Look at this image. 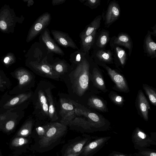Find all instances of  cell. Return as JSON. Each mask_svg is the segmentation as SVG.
Listing matches in <instances>:
<instances>
[{
  "label": "cell",
  "mask_w": 156,
  "mask_h": 156,
  "mask_svg": "<svg viewBox=\"0 0 156 156\" xmlns=\"http://www.w3.org/2000/svg\"><path fill=\"white\" fill-rule=\"evenodd\" d=\"M86 57L70 73L73 88L80 96L84 94L88 87L90 65Z\"/></svg>",
  "instance_id": "6da1fadb"
},
{
  "label": "cell",
  "mask_w": 156,
  "mask_h": 156,
  "mask_svg": "<svg viewBox=\"0 0 156 156\" xmlns=\"http://www.w3.org/2000/svg\"><path fill=\"white\" fill-rule=\"evenodd\" d=\"M43 136L39 140L41 147H45L51 145L63 136L67 130V126L60 123H50L45 125Z\"/></svg>",
  "instance_id": "7a4b0ae2"
},
{
  "label": "cell",
  "mask_w": 156,
  "mask_h": 156,
  "mask_svg": "<svg viewBox=\"0 0 156 156\" xmlns=\"http://www.w3.org/2000/svg\"><path fill=\"white\" fill-rule=\"evenodd\" d=\"M76 116H83L87 119L92 127H100L105 124V119L81 105L72 100Z\"/></svg>",
  "instance_id": "3957f363"
},
{
  "label": "cell",
  "mask_w": 156,
  "mask_h": 156,
  "mask_svg": "<svg viewBox=\"0 0 156 156\" xmlns=\"http://www.w3.org/2000/svg\"><path fill=\"white\" fill-rule=\"evenodd\" d=\"M47 59V56L40 62L30 61L29 64L33 70L41 76L58 80L60 75L54 70Z\"/></svg>",
  "instance_id": "277c9868"
},
{
  "label": "cell",
  "mask_w": 156,
  "mask_h": 156,
  "mask_svg": "<svg viewBox=\"0 0 156 156\" xmlns=\"http://www.w3.org/2000/svg\"><path fill=\"white\" fill-rule=\"evenodd\" d=\"M60 102L59 114L62 117L60 122L67 126L76 117L74 106L72 100L65 98H61Z\"/></svg>",
  "instance_id": "5b68a950"
},
{
  "label": "cell",
  "mask_w": 156,
  "mask_h": 156,
  "mask_svg": "<svg viewBox=\"0 0 156 156\" xmlns=\"http://www.w3.org/2000/svg\"><path fill=\"white\" fill-rule=\"evenodd\" d=\"M51 20V15L47 12L39 16L33 24L29 31L27 41L30 42L40 34L49 25Z\"/></svg>",
  "instance_id": "8992f818"
},
{
  "label": "cell",
  "mask_w": 156,
  "mask_h": 156,
  "mask_svg": "<svg viewBox=\"0 0 156 156\" xmlns=\"http://www.w3.org/2000/svg\"><path fill=\"white\" fill-rule=\"evenodd\" d=\"M39 40L44 45L49 54L52 53L61 56L64 55L63 51L51 37L48 29L46 28L41 32Z\"/></svg>",
  "instance_id": "52a82bcc"
},
{
  "label": "cell",
  "mask_w": 156,
  "mask_h": 156,
  "mask_svg": "<svg viewBox=\"0 0 156 156\" xmlns=\"http://www.w3.org/2000/svg\"><path fill=\"white\" fill-rule=\"evenodd\" d=\"M51 32L54 40L60 46L65 48L69 47L73 49H79L67 33L56 30H51Z\"/></svg>",
  "instance_id": "ba28073f"
},
{
  "label": "cell",
  "mask_w": 156,
  "mask_h": 156,
  "mask_svg": "<svg viewBox=\"0 0 156 156\" xmlns=\"http://www.w3.org/2000/svg\"><path fill=\"white\" fill-rule=\"evenodd\" d=\"M104 67L118 89L122 92H127L129 90L128 87L123 77L109 67L106 66H104Z\"/></svg>",
  "instance_id": "9c48e42d"
},
{
  "label": "cell",
  "mask_w": 156,
  "mask_h": 156,
  "mask_svg": "<svg viewBox=\"0 0 156 156\" xmlns=\"http://www.w3.org/2000/svg\"><path fill=\"white\" fill-rule=\"evenodd\" d=\"M45 91L41 89H39L37 92L38 108L40 112L46 117H49L48 105Z\"/></svg>",
  "instance_id": "30bf717a"
},
{
  "label": "cell",
  "mask_w": 156,
  "mask_h": 156,
  "mask_svg": "<svg viewBox=\"0 0 156 156\" xmlns=\"http://www.w3.org/2000/svg\"><path fill=\"white\" fill-rule=\"evenodd\" d=\"M120 14V9L119 5L115 2H111L108 6L106 16L107 24L115 21Z\"/></svg>",
  "instance_id": "8fae6325"
},
{
  "label": "cell",
  "mask_w": 156,
  "mask_h": 156,
  "mask_svg": "<svg viewBox=\"0 0 156 156\" xmlns=\"http://www.w3.org/2000/svg\"><path fill=\"white\" fill-rule=\"evenodd\" d=\"M87 141V139H84L71 145L66 150L63 156H79Z\"/></svg>",
  "instance_id": "7c38bea8"
},
{
  "label": "cell",
  "mask_w": 156,
  "mask_h": 156,
  "mask_svg": "<svg viewBox=\"0 0 156 156\" xmlns=\"http://www.w3.org/2000/svg\"><path fill=\"white\" fill-rule=\"evenodd\" d=\"M138 104L140 111L144 118L148 120V113L150 109L149 103L142 91L140 90L138 94Z\"/></svg>",
  "instance_id": "4fadbf2b"
},
{
  "label": "cell",
  "mask_w": 156,
  "mask_h": 156,
  "mask_svg": "<svg viewBox=\"0 0 156 156\" xmlns=\"http://www.w3.org/2000/svg\"><path fill=\"white\" fill-rule=\"evenodd\" d=\"M45 92L48 103L49 118L52 121H56L58 119V117L50 88L49 87L45 89Z\"/></svg>",
  "instance_id": "5bb4252c"
},
{
  "label": "cell",
  "mask_w": 156,
  "mask_h": 156,
  "mask_svg": "<svg viewBox=\"0 0 156 156\" xmlns=\"http://www.w3.org/2000/svg\"><path fill=\"white\" fill-rule=\"evenodd\" d=\"M96 33L95 30L90 35L80 38V49L82 51L87 54L88 52L94 42Z\"/></svg>",
  "instance_id": "9a60e30c"
},
{
  "label": "cell",
  "mask_w": 156,
  "mask_h": 156,
  "mask_svg": "<svg viewBox=\"0 0 156 156\" xmlns=\"http://www.w3.org/2000/svg\"><path fill=\"white\" fill-rule=\"evenodd\" d=\"M107 138L102 137L92 141L83 147L82 156H87L101 146L106 140Z\"/></svg>",
  "instance_id": "2e32d148"
},
{
  "label": "cell",
  "mask_w": 156,
  "mask_h": 156,
  "mask_svg": "<svg viewBox=\"0 0 156 156\" xmlns=\"http://www.w3.org/2000/svg\"><path fill=\"white\" fill-rule=\"evenodd\" d=\"M101 17L99 16L96 17L80 34V38L87 37L90 34L94 31L97 30L100 27Z\"/></svg>",
  "instance_id": "e0dca14e"
},
{
  "label": "cell",
  "mask_w": 156,
  "mask_h": 156,
  "mask_svg": "<svg viewBox=\"0 0 156 156\" xmlns=\"http://www.w3.org/2000/svg\"><path fill=\"white\" fill-rule=\"evenodd\" d=\"M15 75L19 82L20 86H23L27 84L31 81L32 76L29 72L26 69H22L17 70Z\"/></svg>",
  "instance_id": "ac0fdd59"
},
{
  "label": "cell",
  "mask_w": 156,
  "mask_h": 156,
  "mask_svg": "<svg viewBox=\"0 0 156 156\" xmlns=\"http://www.w3.org/2000/svg\"><path fill=\"white\" fill-rule=\"evenodd\" d=\"M92 80L95 87L102 91H105L106 88L104 81L100 72L96 68H94L93 70Z\"/></svg>",
  "instance_id": "d6986e66"
},
{
  "label": "cell",
  "mask_w": 156,
  "mask_h": 156,
  "mask_svg": "<svg viewBox=\"0 0 156 156\" xmlns=\"http://www.w3.org/2000/svg\"><path fill=\"white\" fill-rule=\"evenodd\" d=\"M51 64L54 70L60 75L67 72L70 66L64 59H59Z\"/></svg>",
  "instance_id": "ffe728a7"
},
{
  "label": "cell",
  "mask_w": 156,
  "mask_h": 156,
  "mask_svg": "<svg viewBox=\"0 0 156 156\" xmlns=\"http://www.w3.org/2000/svg\"><path fill=\"white\" fill-rule=\"evenodd\" d=\"M87 105L90 107L102 112H105L107 111L106 106L103 101L97 97L92 96L89 98L88 100Z\"/></svg>",
  "instance_id": "44dd1931"
},
{
  "label": "cell",
  "mask_w": 156,
  "mask_h": 156,
  "mask_svg": "<svg viewBox=\"0 0 156 156\" xmlns=\"http://www.w3.org/2000/svg\"><path fill=\"white\" fill-rule=\"evenodd\" d=\"M114 44L123 46L130 50L132 48V44L129 37L127 34L120 35L114 41Z\"/></svg>",
  "instance_id": "7402d4cb"
},
{
  "label": "cell",
  "mask_w": 156,
  "mask_h": 156,
  "mask_svg": "<svg viewBox=\"0 0 156 156\" xmlns=\"http://www.w3.org/2000/svg\"><path fill=\"white\" fill-rule=\"evenodd\" d=\"M86 55L87 53L79 49L70 55L69 60L73 65L76 66L82 61Z\"/></svg>",
  "instance_id": "603a6c76"
},
{
  "label": "cell",
  "mask_w": 156,
  "mask_h": 156,
  "mask_svg": "<svg viewBox=\"0 0 156 156\" xmlns=\"http://www.w3.org/2000/svg\"><path fill=\"white\" fill-rule=\"evenodd\" d=\"M69 126H80L85 129H90L92 127L90 122L84 118L76 117L70 123Z\"/></svg>",
  "instance_id": "cb8c5ba5"
},
{
  "label": "cell",
  "mask_w": 156,
  "mask_h": 156,
  "mask_svg": "<svg viewBox=\"0 0 156 156\" xmlns=\"http://www.w3.org/2000/svg\"><path fill=\"white\" fill-rule=\"evenodd\" d=\"M31 94H20L12 99L5 105V106H13L20 104L28 99L31 96Z\"/></svg>",
  "instance_id": "d4e9b609"
},
{
  "label": "cell",
  "mask_w": 156,
  "mask_h": 156,
  "mask_svg": "<svg viewBox=\"0 0 156 156\" xmlns=\"http://www.w3.org/2000/svg\"><path fill=\"white\" fill-rule=\"evenodd\" d=\"M33 126L32 121H27L18 132L17 135L19 136L26 137L30 134Z\"/></svg>",
  "instance_id": "484cf974"
},
{
  "label": "cell",
  "mask_w": 156,
  "mask_h": 156,
  "mask_svg": "<svg viewBox=\"0 0 156 156\" xmlns=\"http://www.w3.org/2000/svg\"><path fill=\"white\" fill-rule=\"evenodd\" d=\"M147 51L150 55H156V44L153 41L150 35H148L145 40Z\"/></svg>",
  "instance_id": "4316f807"
},
{
  "label": "cell",
  "mask_w": 156,
  "mask_h": 156,
  "mask_svg": "<svg viewBox=\"0 0 156 156\" xmlns=\"http://www.w3.org/2000/svg\"><path fill=\"white\" fill-rule=\"evenodd\" d=\"M96 55L100 60L102 61L109 62L112 60V54L109 51H106L103 50H99L96 53Z\"/></svg>",
  "instance_id": "83f0119b"
},
{
  "label": "cell",
  "mask_w": 156,
  "mask_h": 156,
  "mask_svg": "<svg viewBox=\"0 0 156 156\" xmlns=\"http://www.w3.org/2000/svg\"><path fill=\"white\" fill-rule=\"evenodd\" d=\"M109 39V34L107 31L102 32L98 37L96 43L97 45L101 48L104 47Z\"/></svg>",
  "instance_id": "f1b7e54d"
},
{
  "label": "cell",
  "mask_w": 156,
  "mask_h": 156,
  "mask_svg": "<svg viewBox=\"0 0 156 156\" xmlns=\"http://www.w3.org/2000/svg\"><path fill=\"white\" fill-rule=\"evenodd\" d=\"M143 88L151 103L156 105V93L155 91L149 87L143 84Z\"/></svg>",
  "instance_id": "f546056e"
},
{
  "label": "cell",
  "mask_w": 156,
  "mask_h": 156,
  "mask_svg": "<svg viewBox=\"0 0 156 156\" xmlns=\"http://www.w3.org/2000/svg\"><path fill=\"white\" fill-rule=\"evenodd\" d=\"M116 51L121 63L122 65H124L126 58V53L125 51L120 47H117L116 48Z\"/></svg>",
  "instance_id": "4dcf8cb0"
},
{
  "label": "cell",
  "mask_w": 156,
  "mask_h": 156,
  "mask_svg": "<svg viewBox=\"0 0 156 156\" xmlns=\"http://www.w3.org/2000/svg\"><path fill=\"white\" fill-rule=\"evenodd\" d=\"M28 140L22 137H16L12 141L11 145L12 146L18 147L23 146L28 143Z\"/></svg>",
  "instance_id": "1f68e13d"
},
{
  "label": "cell",
  "mask_w": 156,
  "mask_h": 156,
  "mask_svg": "<svg viewBox=\"0 0 156 156\" xmlns=\"http://www.w3.org/2000/svg\"><path fill=\"white\" fill-rule=\"evenodd\" d=\"M99 0H86L84 4L89 6L91 9L95 8L100 3Z\"/></svg>",
  "instance_id": "d6a6232c"
},
{
  "label": "cell",
  "mask_w": 156,
  "mask_h": 156,
  "mask_svg": "<svg viewBox=\"0 0 156 156\" xmlns=\"http://www.w3.org/2000/svg\"><path fill=\"white\" fill-rule=\"evenodd\" d=\"M110 98L114 103L119 105H122L124 101L122 97L116 94L112 95Z\"/></svg>",
  "instance_id": "836d02e7"
},
{
  "label": "cell",
  "mask_w": 156,
  "mask_h": 156,
  "mask_svg": "<svg viewBox=\"0 0 156 156\" xmlns=\"http://www.w3.org/2000/svg\"><path fill=\"white\" fill-rule=\"evenodd\" d=\"M15 125V123L14 121L12 120H10L6 123L5 125V128L7 130H10L13 128Z\"/></svg>",
  "instance_id": "e575fe53"
},
{
  "label": "cell",
  "mask_w": 156,
  "mask_h": 156,
  "mask_svg": "<svg viewBox=\"0 0 156 156\" xmlns=\"http://www.w3.org/2000/svg\"><path fill=\"white\" fill-rule=\"evenodd\" d=\"M66 0H52L51 3L53 6L58 5L65 2Z\"/></svg>",
  "instance_id": "d590c367"
},
{
  "label": "cell",
  "mask_w": 156,
  "mask_h": 156,
  "mask_svg": "<svg viewBox=\"0 0 156 156\" xmlns=\"http://www.w3.org/2000/svg\"><path fill=\"white\" fill-rule=\"evenodd\" d=\"M137 134L138 137L140 139H144L146 138V135L139 129L137 130Z\"/></svg>",
  "instance_id": "8d00e7d4"
},
{
  "label": "cell",
  "mask_w": 156,
  "mask_h": 156,
  "mask_svg": "<svg viewBox=\"0 0 156 156\" xmlns=\"http://www.w3.org/2000/svg\"><path fill=\"white\" fill-rule=\"evenodd\" d=\"M12 57L10 55L6 56L4 58L3 62L6 64H9L12 61Z\"/></svg>",
  "instance_id": "74e56055"
},
{
  "label": "cell",
  "mask_w": 156,
  "mask_h": 156,
  "mask_svg": "<svg viewBox=\"0 0 156 156\" xmlns=\"http://www.w3.org/2000/svg\"><path fill=\"white\" fill-rule=\"evenodd\" d=\"M0 28L3 30H6L7 28V25L6 22L2 20L0 21Z\"/></svg>",
  "instance_id": "f35d334b"
},
{
  "label": "cell",
  "mask_w": 156,
  "mask_h": 156,
  "mask_svg": "<svg viewBox=\"0 0 156 156\" xmlns=\"http://www.w3.org/2000/svg\"><path fill=\"white\" fill-rule=\"evenodd\" d=\"M27 1L28 2L27 5L28 6L32 5L34 3V2L32 0H27Z\"/></svg>",
  "instance_id": "ab89813d"
},
{
  "label": "cell",
  "mask_w": 156,
  "mask_h": 156,
  "mask_svg": "<svg viewBox=\"0 0 156 156\" xmlns=\"http://www.w3.org/2000/svg\"><path fill=\"white\" fill-rule=\"evenodd\" d=\"M3 83V81L0 77V87L2 86Z\"/></svg>",
  "instance_id": "60d3db41"
},
{
  "label": "cell",
  "mask_w": 156,
  "mask_h": 156,
  "mask_svg": "<svg viewBox=\"0 0 156 156\" xmlns=\"http://www.w3.org/2000/svg\"><path fill=\"white\" fill-rule=\"evenodd\" d=\"M150 156H156V153L155 152H152L151 153Z\"/></svg>",
  "instance_id": "b9f144b4"
},
{
  "label": "cell",
  "mask_w": 156,
  "mask_h": 156,
  "mask_svg": "<svg viewBox=\"0 0 156 156\" xmlns=\"http://www.w3.org/2000/svg\"><path fill=\"white\" fill-rule=\"evenodd\" d=\"M114 156H126L125 155L121 154H115L113 155Z\"/></svg>",
  "instance_id": "7bdbcfd3"
},
{
  "label": "cell",
  "mask_w": 156,
  "mask_h": 156,
  "mask_svg": "<svg viewBox=\"0 0 156 156\" xmlns=\"http://www.w3.org/2000/svg\"><path fill=\"white\" fill-rule=\"evenodd\" d=\"M79 1L81 2L82 3L83 2H85L86 0H79Z\"/></svg>",
  "instance_id": "ee69618b"
},
{
  "label": "cell",
  "mask_w": 156,
  "mask_h": 156,
  "mask_svg": "<svg viewBox=\"0 0 156 156\" xmlns=\"http://www.w3.org/2000/svg\"></svg>",
  "instance_id": "f6af8a7d"
}]
</instances>
